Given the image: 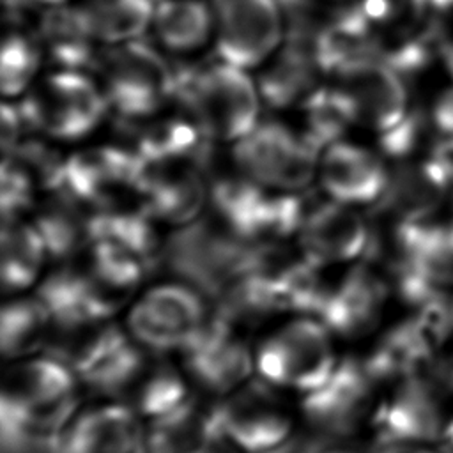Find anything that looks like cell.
<instances>
[{
  "label": "cell",
  "mask_w": 453,
  "mask_h": 453,
  "mask_svg": "<svg viewBox=\"0 0 453 453\" xmlns=\"http://www.w3.org/2000/svg\"><path fill=\"white\" fill-rule=\"evenodd\" d=\"M81 407L83 386L65 361L42 352L5 368L2 435H60Z\"/></svg>",
  "instance_id": "1"
},
{
  "label": "cell",
  "mask_w": 453,
  "mask_h": 453,
  "mask_svg": "<svg viewBox=\"0 0 453 453\" xmlns=\"http://www.w3.org/2000/svg\"><path fill=\"white\" fill-rule=\"evenodd\" d=\"M163 258L173 274L218 306L250 276L253 244L234 234L221 219H195L170 237Z\"/></svg>",
  "instance_id": "2"
},
{
  "label": "cell",
  "mask_w": 453,
  "mask_h": 453,
  "mask_svg": "<svg viewBox=\"0 0 453 453\" xmlns=\"http://www.w3.org/2000/svg\"><path fill=\"white\" fill-rule=\"evenodd\" d=\"M211 140L239 142L258 124L260 92L246 69L223 60L177 69L175 97Z\"/></svg>",
  "instance_id": "3"
},
{
  "label": "cell",
  "mask_w": 453,
  "mask_h": 453,
  "mask_svg": "<svg viewBox=\"0 0 453 453\" xmlns=\"http://www.w3.org/2000/svg\"><path fill=\"white\" fill-rule=\"evenodd\" d=\"M255 350V375L297 400L319 389L340 363L333 334L315 317L274 329Z\"/></svg>",
  "instance_id": "4"
},
{
  "label": "cell",
  "mask_w": 453,
  "mask_h": 453,
  "mask_svg": "<svg viewBox=\"0 0 453 453\" xmlns=\"http://www.w3.org/2000/svg\"><path fill=\"white\" fill-rule=\"evenodd\" d=\"M380 398V386L365 359L340 357L327 382L297 400L301 426L326 444H343L372 430Z\"/></svg>",
  "instance_id": "5"
},
{
  "label": "cell",
  "mask_w": 453,
  "mask_h": 453,
  "mask_svg": "<svg viewBox=\"0 0 453 453\" xmlns=\"http://www.w3.org/2000/svg\"><path fill=\"white\" fill-rule=\"evenodd\" d=\"M104 96L124 120L156 115L175 97L177 69L149 42L133 39L101 53Z\"/></svg>",
  "instance_id": "6"
},
{
  "label": "cell",
  "mask_w": 453,
  "mask_h": 453,
  "mask_svg": "<svg viewBox=\"0 0 453 453\" xmlns=\"http://www.w3.org/2000/svg\"><path fill=\"white\" fill-rule=\"evenodd\" d=\"M221 435L239 453H273L301 428L297 402L257 375L230 396L214 402Z\"/></svg>",
  "instance_id": "7"
},
{
  "label": "cell",
  "mask_w": 453,
  "mask_h": 453,
  "mask_svg": "<svg viewBox=\"0 0 453 453\" xmlns=\"http://www.w3.org/2000/svg\"><path fill=\"white\" fill-rule=\"evenodd\" d=\"M322 150L280 122H258L234 143V161L250 180L274 191L299 193L319 173Z\"/></svg>",
  "instance_id": "8"
},
{
  "label": "cell",
  "mask_w": 453,
  "mask_h": 453,
  "mask_svg": "<svg viewBox=\"0 0 453 453\" xmlns=\"http://www.w3.org/2000/svg\"><path fill=\"white\" fill-rule=\"evenodd\" d=\"M104 92L83 71L58 69L37 83L18 106L27 126L58 140L90 133L108 108Z\"/></svg>",
  "instance_id": "9"
},
{
  "label": "cell",
  "mask_w": 453,
  "mask_h": 453,
  "mask_svg": "<svg viewBox=\"0 0 453 453\" xmlns=\"http://www.w3.org/2000/svg\"><path fill=\"white\" fill-rule=\"evenodd\" d=\"M180 354L193 391L209 402L230 396L255 377V350L216 311Z\"/></svg>",
  "instance_id": "10"
},
{
  "label": "cell",
  "mask_w": 453,
  "mask_h": 453,
  "mask_svg": "<svg viewBox=\"0 0 453 453\" xmlns=\"http://www.w3.org/2000/svg\"><path fill=\"white\" fill-rule=\"evenodd\" d=\"M211 315L203 296L184 283L150 288L129 310L127 333L156 354L182 352L205 327Z\"/></svg>",
  "instance_id": "11"
},
{
  "label": "cell",
  "mask_w": 453,
  "mask_h": 453,
  "mask_svg": "<svg viewBox=\"0 0 453 453\" xmlns=\"http://www.w3.org/2000/svg\"><path fill=\"white\" fill-rule=\"evenodd\" d=\"M219 60L251 69L265 62L285 37L278 0H212Z\"/></svg>",
  "instance_id": "12"
},
{
  "label": "cell",
  "mask_w": 453,
  "mask_h": 453,
  "mask_svg": "<svg viewBox=\"0 0 453 453\" xmlns=\"http://www.w3.org/2000/svg\"><path fill=\"white\" fill-rule=\"evenodd\" d=\"M446 423L439 382L421 372L393 384L382 395L372 432L375 441L432 444L441 441Z\"/></svg>",
  "instance_id": "13"
},
{
  "label": "cell",
  "mask_w": 453,
  "mask_h": 453,
  "mask_svg": "<svg viewBox=\"0 0 453 453\" xmlns=\"http://www.w3.org/2000/svg\"><path fill=\"white\" fill-rule=\"evenodd\" d=\"M64 453H147V425L127 405H83L62 432Z\"/></svg>",
  "instance_id": "14"
},
{
  "label": "cell",
  "mask_w": 453,
  "mask_h": 453,
  "mask_svg": "<svg viewBox=\"0 0 453 453\" xmlns=\"http://www.w3.org/2000/svg\"><path fill=\"white\" fill-rule=\"evenodd\" d=\"M297 234L303 258L315 267L350 262L370 248L365 218L354 207L334 200L308 209Z\"/></svg>",
  "instance_id": "15"
},
{
  "label": "cell",
  "mask_w": 453,
  "mask_h": 453,
  "mask_svg": "<svg viewBox=\"0 0 453 453\" xmlns=\"http://www.w3.org/2000/svg\"><path fill=\"white\" fill-rule=\"evenodd\" d=\"M340 85L354 104L357 124L379 134L396 127L411 113L403 76L377 57L342 74Z\"/></svg>",
  "instance_id": "16"
},
{
  "label": "cell",
  "mask_w": 453,
  "mask_h": 453,
  "mask_svg": "<svg viewBox=\"0 0 453 453\" xmlns=\"http://www.w3.org/2000/svg\"><path fill=\"white\" fill-rule=\"evenodd\" d=\"M317 175L331 200L350 207L379 202L389 180L375 152L342 140L322 150Z\"/></svg>",
  "instance_id": "17"
},
{
  "label": "cell",
  "mask_w": 453,
  "mask_h": 453,
  "mask_svg": "<svg viewBox=\"0 0 453 453\" xmlns=\"http://www.w3.org/2000/svg\"><path fill=\"white\" fill-rule=\"evenodd\" d=\"M386 287L368 267L352 269L327 297L317 319L333 336L361 338L373 331L380 320Z\"/></svg>",
  "instance_id": "18"
},
{
  "label": "cell",
  "mask_w": 453,
  "mask_h": 453,
  "mask_svg": "<svg viewBox=\"0 0 453 453\" xmlns=\"http://www.w3.org/2000/svg\"><path fill=\"white\" fill-rule=\"evenodd\" d=\"M145 425L147 453H209L221 435L214 402L198 395L177 411Z\"/></svg>",
  "instance_id": "19"
},
{
  "label": "cell",
  "mask_w": 453,
  "mask_h": 453,
  "mask_svg": "<svg viewBox=\"0 0 453 453\" xmlns=\"http://www.w3.org/2000/svg\"><path fill=\"white\" fill-rule=\"evenodd\" d=\"M39 44L60 69L83 71L97 65L101 53L90 21L81 5H55L42 11L37 25Z\"/></svg>",
  "instance_id": "20"
},
{
  "label": "cell",
  "mask_w": 453,
  "mask_h": 453,
  "mask_svg": "<svg viewBox=\"0 0 453 453\" xmlns=\"http://www.w3.org/2000/svg\"><path fill=\"white\" fill-rule=\"evenodd\" d=\"M195 396L184 368L168 361L165 354L150 352L119 403L127 405L147 423L177 411Z\"/></svg>",
  "instance_id": "21"
},
{
  "label": "cell",
  "mask_w": 453,
  "mask_h": 453,
  "mask_svg": "<svg viewBox=\"0 0 453 453\" xmlns=\"http://www.w3.org/2000/svg\"><path fill=\"white\" fill-rule=\"evenodd\" d=\"M451 184L426 157L418 163H403L389 173L388 188L379 202L388 209L395 223L426 221L441 205Z\"/></svg>",
  "instance_id": "22"
},
{
  "label": "cell",
  "mask_w": 453,
  "mask_h": 453,
  "mask_svg": "<svg viewBox=\"0 0 453 453\" xmlns=\"http://www.w3.org/2000/svg\"><path fill=\"white\" fill-rule=\"evenodd\" d=\"M317 64L313 48L287 42L262 71L257 87L264 103L273 108H287L304 99L317 88Z\"/></svg>",
  "instance_id": "23"
},
{
  "label": "cell",
  "mask_w": 453,
  "mask_h": 453,
  "mask_svg": "<svg viewBox=\"0 0 453 453\" xmlns=\"http://www.w3.org/2000/svg\"><path fill=\"white\" fill-rule=\"evenodd\" d=\"M55 196L44 203L34 221L48 255L69 257L92 244L94 212H87L85 203L53 191Z\"/></svg>",
  "instance_id": "24"
},
{
  "label": "cell",
  "mask_w": 453,
  "mask_h": 453,
  "mask_svg": "<svg viewBox=\"0 0 453 453\" xmlns=\"http://www.w3.org/2000/svg\"><path fill=\"white\" fill-rule=\"evenodd\" d=\"M46 255V244L34 223H23L19 218L5 219L0 257L4 290L21 292L34 285L41 274Z\"/></svg>",
  "instance_id": "25"
},
{
  "label": "cell",
  "mask_w": 453,
  "mask_h": 453,
  "mask_svg": "<svg viewBox=\"0 0 453 453\" xmlns=\"http://www.w3.org/2000/svg\"><path fill=\"white\" fill-rule=\"evenodd\" d=\"M157 41L170 51H195L214 30V12L202 0H161L152 18Z\"/></svg>",
  "instance_id": "26"
},
{
  "label": "cell",
  "mask_w": 453,
  "mask_h": 453,
  "mask_svg": "<svg viewBox=\"0 0 453 453\" xmlns=\"http://www.w3.org/2000/svg\"><path fill=\"white\" fill-rule=\"evenodd\" d=\"M51 329L50 313L34 299H14L2 308L0 349L5 359L18 361L42 354Z\"/></svg>",
  "instance_id": "27"
},
{
  "label": "cell",
  "mask_w": 453,
  "mask_h": 453,
  "mask_svg": "<svg viewBox=\"0 0 453 453\" xmlns=\"http://www.w3.org/2000/svg\"><path fill=\"white\" fill-rule=\"evenodd\" d=\"M161 0H85L81 5L99 42L110 46L140 39L152 25Z\"/></svg>",
  "instance_id": "28"
},
{
  "label": "cell",
  "mask_w": 453,
  "mask_h": 453,
  "mask_svg": "<svg viewBox=\"0 0 453 453\" xmlns=\"http://www.w3.org/2000/svg\"><path fill=\"white\" fill-rule=\"evenodd\" d=\"M308 140L320 150L340 142L350 126L357 124L354 104L342 85L317 87L303 103Z\"/></svg>",
  "instance_id": "29"
},
{
  "label": "cell",
  "mask_w": 453,
  "mask_h": 453,
  "mask_svg": "<svg viewBox=\"0 0 453 453\" xmlns=\"http://www.w3.org/2000/svg\"><path fill=\"white\" fill-rule=\"evenodd\" d=\"M41 58L42 48L37 39L21 32L5 35L0 57V87L5 97H16L32 85Z\"/></svg>",
  "instance_id": "30"
},
{
  "label": "cell",
  "mask_w": 453,
  "mask_h": 453,
  "mask_svg": "<svg viewBox=\"0 0 453 453\" xmlns=\"http://www.w3.org/2000/svg\"><path fill=\"white\" fill-rule=\"evenodd\" d=\"M35 175L16 157L5 156L2 166V218L16 219L30 207L34 196Z\"/></svg>",
  "instance_id": "31"
},
{
  "label": "cell",
  "mask_w": 453,
  "mask_h": 453,
  "mask_svg": "<svg viewBox=\"0 0 453 453\" xmlns=\"http://www.w3.org/2000/svg\"><path fill=\"white\" fill-rule=\"evenodd\" d=\"M23 115L18 106L12 104H4L2 106V149L4 156L12 152L19 143H21V134L25 127Z\"/></svg>",
  "instance_id": "32"
},
{
  "label": "cell",
  "mask_w": 453,
  "mask_h": 453,
  "mask_svg": "<svg viewBox=\"0 0 453 453\" xmlns=\"http://www.w3.org/2000/svg\"><path fill=\"white\" fill-rule=\"evenodd\" d=\"M430 124L439 136H453V87L444 90L434 103Z\"/></svg>",
  "instance_id": "33"
},
{
  "label": "cell",
  "mask_w": 453,
  "mask_h": 453,
  "mask_svg": "<svg viewBox=\"0 0 453 453\" xmlns=\"http://www.w3.org/2000/svg\"><path fill=\"white\" fill-rule=\"evenodd\" d=\"M326 446L324 441L304 430L303 426L297 430V434L285 442L281 448H278L273 453H320L322 448Z\"/></svg>",
  "instance_id": "34"
},
{
  "label": "cell",
  "mask_w": 453,
  "mask_h": 453,
  "mask_svg": "<svg viewBox=\"0 0 453 453\" xmlns=\"http://www.w3.org/2000/svg\"><path fill=\"white\" fill-rule=\"evenodd\" d=\"M370 453H439L430 444L407 441H375Z\"/></svg>",
  "instance_id": "35"
},
{
  "label": "cell",
  "mask_w": 453,
  "mask_h": 453,
  "mask_svg": "<svg viewBox=\"0 0 453 453\" xmlns=\"http://www.w3.org/2000/svg\"><path fill=\"white\" fill-rule=\"evenodd\" d=\"M65 4V0H4V5H5V11L9 14L14 16H19L21 12L28 11V9H35V7H55V5H62Z\"/></svg>",
  "instance_id": "36"
},
{
  "label": "cell",
  "mask_w": 453,
  "mask_h": 453,
  "mask_svg": "<svg viewBox=\"0 0 453 453\" xmlns=\"http://www.w3.org/2000/svg\"><path fill=\"white\" fill-rule=\"evenodd\" d=\"M439 53L442 55L444 65L449 73V76L453 78V39L449 35H446L444 32H441V39H439Z\"/></svg>",
  "instance_id": "37"
},
{
  "label": "cell",
  "mask_w": 453,
  "mask_h": 453,
  "mask_svg": "<svg viewBox=\"0 0 453 453\" xmlns=\"http://www.w3.org/2000/svg\"><path fill=\"white\" fill-rule=\"evenodd\" d=\"M444 448L448 453H453V416L448 418V423H446V428H444V434L441 437Z\"/></svg>",
  "instance_id": "38"
},
{
  "label": "cell",
  "mask_w": 453,
  "mask_h": 453,
  "mask_svg": "<svg viewBox=\"0 0 453 453\" xmlns=\"http://www.w3.org/2000/svg\"><path fill=\"white\" fill-rule=\"evenodd\" d=\"M320 453H361V451L349 448L345 444H326Z\"/></svg>",
  "instance_id": "39"
}]
</instances>
